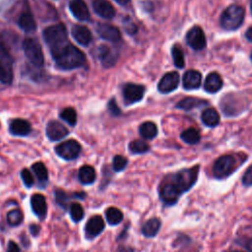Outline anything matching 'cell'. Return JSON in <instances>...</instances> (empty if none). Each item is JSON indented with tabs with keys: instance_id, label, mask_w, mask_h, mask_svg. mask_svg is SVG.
I'll return each instance as SVG.
<instances>
[{
	"instance_id": "obj_9",
	"label": "cell",
	"mask_w": 252,
	"mask_h": 252,
	"mask_svg": "<svg viewBox=\"0 0 252 252\" xmlns=\"http://www.w3.org/2000/svg\"><path fill=\"white\" fill-rule=\"evenodd\" d=\"M187 44L194 50H201L206 46V36L199 27L192 28L186 34Z\"/></svg>"
},
{
	"instance_id": "obj_4",
	"label": "cell",
	"mask_w": 252,
	"mask_h": 252,
	"mask_svg": "<svg viewBox=\"0 0 252 252\" xmlns=\"http://www.w3.org/2000/svg\"><path fill=\"white\" fill-rule=\"evenodd\" d=\"M23 48L27 58L32 64L36 67H41L43 65L44 57L42 54V49L36 40L32 38H26L23 41Z\"/></svg>"
},
{
	"instance_id": "obj_45",
	"label": "cell",
	"mask_w": 252,
	"mask_h": 252,
	"mask_svg": "<svg viewBox=\"0 0 252 252\" xmlns=\"http://www.w3.org/2000/svg\"><path fill=\"white\" fill-rule=\"evenodd\" d=\"M245 35H246V38H247L249 41L252 42V28H250V29H248V30L246 31Z\"/></svg>"
},
{
	"instance_id": "obj_43",
	"label": "cell",
	"mask_w": 252,
	"mask_h": 252,
	"mask_svg": "<svg viewBox=\"0 0 252 252\" xmlns=\"http://www.w3.org/2000/svg\"><path fill=\"white\" fill-rule=\"evenodd\" d=\"M7 252H20V248L18 246V244L14 241H10L9 245H8V250Z\"/></svg>"
},
{
	"instance_id": "obj_32",
	"label": "cell",
	"mask_w": 252,
	"mask_h": 252,
	"mask_svg": "<svg viewBox=\"0 0 252 252\" xmlns=\"http://www.w3.org/2000/svg\"><path fill=\"white\" fill-rule=\"evenodd\" d=\"M171 53H172V58H173V62L174 65L179 68L182 69L185 65V60H184V54L182 49L178 46V45H174L171 49Z\"/></svg>"
},
{
	"instance_id": "obj_22",
	"label": "cell",
	"mask_w": 252,
	"mask_h": 252,
	"mask_svg": "<svg viewBox=\"0 0 252 252\" xmlns=\"http://www.w3.org/2000/svg\"><path fill=\"white\" fill-rule=\"evenodd\" d=\"M221 87H222V80L218 73L212 72L206 77L205 84H204V89L206 92L210 94H215L219 92L221 89Z\"/></svg>"
},
{
	"instance_id": "obj_14",
	"label": "cell",
	"mask_w": 252,
	"mask_h": 252,
	"mask_svg": "<svg viewBox=\"0 0 252 252\" xmlns=\"http://www.w3.org/2000/svg\"><path fill=\"white\" fill-rule=\"evenodd\" d=\"M68 129L58 121H50L46 127V135L51 141H59L67 136Z\"/></svg>"
},
{
	"instance_id": "obj_51",
	"label": "cell",
	"mask_w": 252,
	"mask_h": 252,
	"mask_svg": "<svg viewBox=\"0 0 252 252\" xmlns=\"http://www.w3.org/2000/svg\"><path fill=\"white\" fill-rule=\"evenodd\" d=\"M251 60H252V54H251Z\"/></svg>"
},
{
	"instance_id": "obj_11",
	"label": "cell",
	"mask_w": 252,
	"mask_h": 252,
	"mask_svg": "<svg viewBox=\"0 0 252 252\" xmlns=\"http://www.w3.org/2000/svg\"><path fill=\"white\" fill-rule=\"evenodd\" d=\"M145 88L137 84H126L123 88V97L127 104L135 103L144 96Z\"/></svg>"
},
{
	"instance_id": "obj_23",
	"label": "cell",
	"mask_w": 252,
	"mask_h": 252,
	"mask_svg": "<svg viewBox=\"0 0 252 252\" xmlns=\"http://www.w3.org/2000/svg\"><path fill=\"white\" fill-rule=\"evenodd\" d=\"M9 129H10V132L16 136H26L32 130L31 124L27 120H24V119L12 120L10 123Z\"/></svg>"
},
{
	"instance_id": "obj_21",
	"label": "cell",
	"mask_w": 252,
	"mask_h": 252,
	"mask_svg": "<svg viewBox=\"0 0 252 252\" xmlns=\"http://www.w3.org/2000/svg\"><path fill=\"white\" fill-rule=\"evenodd\" d=\"M72 35L75 38V40L80 43L81 45H88L92 40V33L89 31V29L85 26L76 25L72 28Z\"/></svg>"
},
{
	"instance_id": "obj_28",
	"label": "cell",
	"mask_w": 252,
	"mask_h": 252,
	"mask_svg": "<svg viewBox=\"0 0 252 252\" xmlns=\"http://www.w3.org/2000/svg\"><path fill=\"white\" fill-rule=\"evenodd\" d=\"M139 132L144 139H153L158 134V128L154 122L147 121L140 125Z\"/></svg>"
},
{
	"instance_id": "obj_2",
	"label": "cell",
	"mask_w": 252,
	"mask_h": 252,
	"mask_svg": "<svg viewBox=\"0 0 252 252\" xmlns=\"http://www.w3.org/2000/svg\"><path fill=\"white\" fill-rule=\"evenodd\" d=\"M43 38L49 46L51 53L59 50L64 45L69 43L66 28L62 24H57L46 28L43 31Z\"/></svg>"
},
{
	"instance_id": "obj_18",
	"label": "cell",
	"mask_w": 252,
	"mask_h": 252,
	"mask_svg": "<svg viewBox=\"0 0 252 252\" xmlns=\"http://www.w3.org/2000/svg\"><path fill=\"white\" fill-rule=\"evenodd\" d=\"M97 33L104 39L109 41H117L120 39L119 30L108 24H98L96 26Z\"/></svg>"
},
{
	"instance_id": "obj_27",
	"label": "cell",
	"mask_w": 252,
	"mask_h": 252,
	"mask_svg": "<svg viewBox=\"0 0 252 252\" xmlns=\"http://www.w3.org/2000/svg\"><path fill=\"white\" fill-rule=\"evenodd\" d=\"M208 102L206 100L200 99V98H196V97H185L184 99L180 100L177 104L176 107L177 108H181L184 110H190L193 109L195 107H200L202 105L207 104Z\"/></svg>"
},
{
	"instance_id": "obj_44",
	"label": "cell",
	"mask_w": 252,
	"mask_h": 252,
	"mask_svg": "<svg viewBox=\"0 0 252 252\" xmlns=\"http://www.w3.org/2000/svg\"><path fill=\"white\" fill-rule=\"evenodd\" d=\"M39 226L37 224H31L30 226V230H31V233L33 235V236H36L39 232Z\"/></svg>"
},
{
	"instance_id": "obj_35",
	"label": "cell",
	"mask_w": 252,
	"mask_h": 252,
	"mask_svg": "<svg viewBox=\"0 0 252 252\" xmlns=\"http://www.w3.org/2000/svg\"><path fill=\"white\" fill-rule=\"evenodd\" d=\"M23 219H24V216H23V213L21 210L19 209H15V210H12L8 213L7 215V220L9 222L10 225H13V226H16V225H19L22 221H23Z\"/></svg>"
},
{
	"instance_id": "obj_8",
	"label": "cell",
	"mask_w": 252,
	"mask_h": 252,
	"mask_svg": "<svg viewBox=\"0 0 252 252\" xmlns=\"http://www.w3.org/2000/svg\"><path fill=\"white\" fill-rule=\"evenodd\" d=\"M13 80L11 57L5 47L0 43V82L10 84Z\"/></svg>"
},
{
	"instance_id": "obj_33",
	"label": "cell",
	"mask_w": 252,
	"mask_h": 252,
	"mask_svg": "<svg viewBox=\"0 0 252 252\" xmlns=\"http://www.w3.org/2000/svg\"><path fill=\"white\" fill-rule=\"evenodd\" d=\"M35 176L37 177V179L41 182H45L48 178V172H47V169L45 167V165L42 163V162H35L32 164V166Z\"/></svg>"
},
{
	"instance_id": "obj_12",
	"label": "cell",
	"mask_w": 252,
	"mask_h": 252,
	"mask_svg": "<svg viewBox=\"0 0 252 252\" xmlns=\"http://www.w3.org/2000/svg\"><path fill=\"white\" fill-rule=\"evenodd\" d=\"M179 74L177 72L166 73L159 81L158 89L162 94H168L174 91L179 85Z\"/></svg>"
},
{
	"instance_id": "obj_50",
	"label": "cell",
	"mask_w": 252,
	"mask_h": 252,
	"mask_svg": "<svg viewBox=\"0 0 252 252\" xmlns=\"http://www.w3.org/2000/svg\"><path fill=\"white\" fill-rule=\"evenodd\" d=\"M233 252H240V251H233Z\"/></svg>"
},
{
	"instance_id": "obj_49",
	"label": "cell",
	"mask_w": 252,
	"mask_h": 252,
	"mask_svg": "<svg viewBox=\"0 0 252 252\" xmlns=\"http://www.w3.org/2000/svg\"><path fill=\"white\" fill-rule=\"evenodd\" d=\"M250 244H251V248H252V240H251V243H250Z\"/></svg>"
},
{
	"instance_id": "obj_36",
	"label": "cell",
	"mask_w": 252,
	"mask_h": 252,
	"mask_svg": "<svg viewBox=\"0 0 252 252\" xmlns=\"http://www.w3.org/2000/svg\"><path fill=\"white\" fill-rule=\"evenodd\" d=\"M60 117H61V119H63L67 123H69L71 126H74L77 122V113L71 107L63 109L60 113Z\"/></svg>"
},
{
	"instance_id": "obj_26",
	"label": "cell",
	"mask_w": 252,
	"mask_h": 252,
	"mask_svg": "<svg viewBox=\"0 0 252 252\" xmlns=\"http://www.w3.org/2000/svg\"><path fill=\"white\" fill-rule=\"evenodd\" d=\"M159 227H160V220L157 218H154L144 223L142 227V233L147 237H153L158 232Z\"/></svg>"
},
{
	"instance_id": "obj_31",
	"label": "cell",
	"mask_w": 252,
	"mask_h": 252,
	"mask_svg": "<svg viewBox=\"0 0 252 252\" xmlns=\"http://www.w3.org/2000/svg\"><path fill=\"white\" fill-rule=\"evenodd\" d=\"M181 139L189 145H194L200 141V133L197 129L191 127L181 133Z\"/></svg>"
},
{
	"instance_id": "obj_15",
	"label": "cell",
	"mask_w": 252,
	"mask_h": 252,
	"mask_svg": "<svg viewBox=\"0 0 252 252\" xmlns=\"http://www.w3.org/2000/svg\"><path fill=\"white\" fill-rule=\"evenodd\" d=\"M97 55L101 64L105 68L112 67L117 60V53L106 45H100L97 49Z\"/></svg>"
},
{
	"instance_id": "obj_19",
	"label": "cell",
	"mask_w": 252,
	"mask_h": 252,
	"mask_svg": "<svg viewBox=\"0 0 252 252\" xmlns=\"http://www.w3.org/2000/svg\"><path fill=\"white\" fill-rule=\"evenodd\" d=\"M202 82V76L199 71L189 70L185 72L182 78L183 88L186 90H195L198 89Z\"/></svg>"
},
{
	"instance_id": "obj_7",
	"label": "cell",
	"mask_w": 252,
	"mask_h": 252,
	"mask_svg": "<svg viewBox=\"0 0 252 252\" xmlns=\"http://www.w3.org/2000/svg\"><path fill=\"white\" fill-rule=\"evenodd\" d=\"M56 154L64 159L71 160L76 158L81 153V145L75 140H67L60 143L55 148Z\"/></svg>"
},
{
	"instance_id": "obj_20",
	"label": "cell",
	"mask_w": 252,
	"mask_h": 252,
	"mask_svg": "<svg viewBox=\"0 0 252 252\" xmlns=\"http://www.w3.org/2000/svg\"><path fill=\"white\" fill-rule=\"evenodd\" d=\"M31 205L33 213L39 218L44 219L47 212V204L45 197L41 194H33L31 198Z\"/></svg>"
},
{
	"instance_id": "obj_16",
	"label": "cell",
	"mask_w": 252,
	"mask_h": 252,
	"mask_svg": "<svg viewBox=\"0 0 252 252\" xmlns=\"http://www.w3.org/2000/svg\"><path fill=\"white\" fill-rule=\"evenodd\" d=\"M94 11L103 19H112L115 16V9L106 0H94L93 2Z\"/></svg>"
},
{
	"instance_id": "obj_1",
	"label": "cell",
	"mask_w": 252,
	"mask_h": 252,
	"mask_svg": "<svg viewBox=\"0 0 252 252\" xmlns=\"http://www.w3.org/2000/svg\"><path fill=\"white\" fill-rule=\"evenodd\" d=\"M51 55L56 65L64 70L79 68L86 62L85 54L71 43H67L59 50L51 53Z\"/></svg>"
},
{
	"instance_id": "obj_5",
	"label": "cell",
	"mask_w": 252,
	"mask_h": 252,
	"mask_svg": "<svg viewBox=\"0 0 252 252\" xmlns=\"http://www.w3.org/2000/svg\"><path fill=\"white\" fill-rule=\"evenodd\" d=\"M236 166V160L233 156L224 155L220 157L214 163L213 173L218 178H224L230 175Z\"/></svg>"
},
{
	"instance_id": "obj_39",
	"label": "cell",
	"mask_w": 252,
	"mask_h": 252,
	"mask_svg": "<svg viewBox=\"0 0 252 252\" xmlns=\"http://www.w3.org/2000/svg\"><path fill=\"white\" fill-rule=\"evenodd\" d=\"M55 199H56V202L57 204H59L61 207L63 208H66L67 207V203H68V195L66 192H64L63 190H57L55 192Z\"/></svg>"
},
{
	"instance_id": "obj_30",
	"label": "cell",
	"mask_w": 252,
	"mask_h": 252,
	"mask_svg": "<svg viewBox=\"0 0 252 252\" xmlns=\"http://www.w3.org/2000/svg\"><path fill=\"white\" fill-rule=\"evenodd\" d=\"M105 218L109 224H118L123 220V213L115 207H110L105 211Z\"/></svg>"
},
{
	"instance_id": "obj_25",
	"label": "cell",
	"mask_w": 252,
	"mask_h": 252,
	"mask_svg": "<svg viewBox=\"0 0 252 252\" xmlns=\"http://www.w3.org/2000/svg\"><path fill=\"white\" fill-rule=\"evenodd\" d=\"M201 119L203 123L208 127H215L220 122V115L214 108H207L203 111Z\"/></svg>"
},
{
	"instance_id": "obj_29",
	"label": "cell",
	"mask_w": 252,
	"mask_h": 252,
	"mask_svg": "<svg viewBox=\"0 0 252 252\" xmlns=\"http://www.w3.org/2000/svg\"><path fill=\"white\" fill-rule=\"evenodd\" d=\"M79 179L83 184H91L95 179V171L91 165H84L79 170Z\"/></svg>"
},
{
	"instance_id": "obj_3",
	"label": "cell",
	"mask_w": 252,
	"mask_h": 252,
	"mask_svg": "<svg viewBox=\"0 0 252 252\" xmlns=\"http://www.w3.org/2000/svg\"><path fill=\"white\" fill-rule=\"evenodd\" d=\"M245 11L243 7L239 5H230L228 6L221 14L220 23V26L227 31H233L238 29L244 20Z\"/></svg>"
},
{
	"instance_id": "obj_24",
	"label": "cell",
	"mask_w": 252,
	"mask_h": 252,
	"mask_svg": "<svg viewBox=\"0 0 252 252\" xmlns=\"http://www.w3.org/2000/svg\"><path fill=\"white\" fill-rule=\"evenodd\" d=\"M18 24L26 32H32L36 29V23L31 13H23L19 18Z\"/></svg>"
},
{
	"instance_id": "obj_38",
	"label": "cell",
	"mask_w": 252,
	"mask_h": 252,
	"mask_svg": "<svg viewBox=\"0 0 252 252\" xmlns=\"http://www.w3.org/2000/svg\"><path fill=\"white\" fill-rule=\"evenodd\" d=\"M127 164V158L123 156H115L112 160V167L115 171H121L125 168Z\"/></svg>"
},
{
	"instance_id": "obj_17",
	"label": "cell",
	"mask_w": 252,
	"mask_h": 252,
	"mask_svg": "<svg viewBox=\"0 0 252 252\" xmlns=\"http://www.w3.org/2000/svg\"><path fill=\"white\" fill-rule=\"evenodd\" d=\"M70 11L79 21H88L90 18L89 9L83 0H71L69 3Z\"/></svg>"
},
{
	"instance_id": "obj_10",
	"label": "cell",
	"mask_w": 252,
	"mask_h": 252,
	"mask_svg": "<svg viewBox=\"0 0 252 252\" xmlns=\"http://www.w3.org/2000/svg\"><path fill=\"white\" fill-rule=\"evenodd\" d=\"M182 194V192L177 188V186L169 180L168 182L164 183L160 188V199L163 201L166 205H172L176 203L179 196Z\"/></svg>"
},
{
	"instance_id": "obj_34",
	"label": "cell",
	"mask_w": 252,
	"mask_h": 252,
	"mask_svg": "<svg viewBox=\"0 0 252 252\" xmlns=\"http://www.w3.org/2000/svg\"><path fill=\"white\" fill-rule=\"evenodd\" d=\"M129 150L133 154H144L149 151V145L142 140H134L129 144Z\"/></svg>"
},
{
	"instance_id": "obj_47",
	"label": "cell",
	"mask_w": 252,
	"mask_h": 252,
	"mask_svg": "<svg viewBox=\"0 0 252 252\" xmlns=\"http://www.w3.org/2000/svg\"><path fill=\"white\" fill-rule=\"evenodd\" d=\"M121 252H133V250L131 249V248H129V247H127V248H122V250H121Z\"/></svg>"
},
{
	"instance_id": "obj_40",
	"label": "cell",
	"mask_w": 252,
	"mask_h": 252,
	"mask_svg": "<svg viewBox=\"0 0 252 252\" xmlns=\"http://www.w3.org/2000/svg\"><path fill=\"white\" fill-rule=\"evenodd\" d=\"M21 177L25 183V185L27 187H31L33 185L34 183V179H33V176L32 174L30 172V170L28 169H23L22 172H21Z\"/></svg>"
},
{
	"instance_id": "obj_6",
	"label": "cell",
	"mask_w": 252,
	"mask_h": 252,
	"mask_svg": "<svg viewBox=\"0 0 252 252\" xmlns=\"http://www.w3.org/2000/svg\"><path fill=\"white\" fill-rule=\"evenodd\" d=\"M199 166H194L190 169L182 170L172 176L171 181L178 187V189L183 193L187 191L196 181L198 176Z\"/></svg>"
},
{
	"instance_id": "obj_42",
	"label": "cell",
	"mask_w": 252,
	"mask_h": 252,
	"mask_svg": "<svg viewBox=\"0 0 252 252\" xmlns=\"http://www.w3.org/2000/svg\"><path fill=\"white\" fill-rule=\"evenodd\" d=\"M108 109L109 111L113 114V115H119L120 114V109L116 103V100L114 98H112L109 102H108Z\"/></svg>"
},
{
	"instance_id": "obj_46",
	"label": "cell",
	"mask_w": 252,
	"mask_h": 252,
	"mask_svg": "<svg viewBox=\"0 0 252 252\" xmlns=\"http://www.w3.org/2000/svg\"><path fill=\"white\" fill-rule=\"evenodd\" d=\"M118 4H120V5H125V4H127L128 2H129V0H115Z\"/></svg>"
},
{
	"instance_id": "obj_13",
	"label": "cell",
	"mask_w": 252,
	"mask_h": 252,
	"mask_svg": "<svg viewBox=\"0 0 252 252\" xmlns=\"http://www.w3.org/2000/svg\"><path fill=\"white\" fill-rule=\"evenodd\" d=\"M104 228V220L100 216H94L86 223L85 234L87 238H94Z\"/></svg>"
},
{
	"instance_id": "obj_37",
	"label": "cell",
	"mask_w": 252,
	"mask_h": 252,
	"mask_svg": "<svg viewBox=\"0 0 252 252\" xmlns=\"http://www.w3.org/2000/svg\"><path fill=\"white\" fill-rule=\"evenodd\" d=\"M70 216L74 221H80L84 218V210L82 206L78 203L72 204L70 206Z\"/></svg>"
},
{
	"instance_id": "obj_48",
	"label": "cell",
	"mask_w": 252,
	"mask_h": 252,
	"mask_svg": "<svg viewBox=\"0 0 252 252\" xmlns=\"http://www.w3.org/2000/svg\"><path fill=\"white\" fill-rule=\"evenodd\" d=\"M250 9H251V13H252V0H250Z\"/></svg>"
},
{
	"instance_id": "obj_41",
	"label": "cell",
	"mask_w": 252,
	"mask_h": 252,
	"mask_svg": "<svg viewBox=\"0 0 252 252\" xmlns=\"http://www.w3.org/2000/svg\"><path fill=\"white\" fill-rule=\"evenodd\" d=\"M242 181H243V184H245L247 186L252 185V165L245 171V173L242 177Z\"/></svg>"
}]
</instances>
